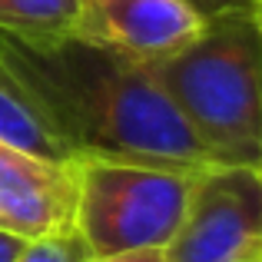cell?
I'll list each match as a JSON object with an SVG mask.
<instances>
[{
  "label": "cell",
  "mask_w": 262,
  "mask_h": 262,
  "mask_svg": "<svg viewBox=\"0 0 262 262\" xmlns=\"http://www.w3.org/2000/svg\"><path fill=\"white\" fill-rule=\"evenodd\" d=\"M7 63L37 93L73 156L203 169L219 166L179 116L153 67L80 37L17 43L0 37Z\"/></svg>",
  "instance_id": "obj_1"
},
{
  "label": "cell",
  "mask_w": 262,
  "mask_h": 262,
  "mask_svg": "<svg viewBox=\"0 0 262 262\" xmlns=\"http://www.w3.org/2000/svg\"><path fill=\"white\" fill-rule=\"evenodd\" d=\"M153 73L186 126L219 166L262 169V20L259 10L206 20L203 33Z\"/></svg>",
  "instance_id": "obj_2"
},
{
  "label": "cell",
  "mask_w": 262,
  "mask_h": 262,
  "mask_svg": "<svg viewBox=\"0 0 262 262\" xmlns=\"http://www.w3.org/2000/svg\"><path fill=\"white\" fill-rule=\"evenodd\" d=\"M206 173V169H203ZM199 173L153 163L77 156V223L86 256L169 249Z\"/></svg>",
  "instance_id": "obj_3"
},
{
  "label": "cell",
  "mask_w": 262,
  "mask_h": 262,
  "mask_svg": "<svg viewBox=\"0 0 262 262\" xmlns=\"http://www.w3.org/2000/svg\"><path fill=\"white\" fill-rule=\"evenodd\" d=\"M262 256V169L212 166L199 173L169 262H229Z\"/></svg>",
  "instance_id": "obj_4"
},
{
  "label": "cell",
  "mask_w": 262,
  "mask_h": 262,
  "mask_svg": "<svg viewBox=\"0 0 262 262\" xmlns=\"http://www.w3.org/2000/svg\"><path fill=\"white\" fill-rule=\"evenodd\" d=\"M203 27L206 17L186 0H83L73 37L153 67L189 47Z\"/></svg>",
  "instance_id": "obj_5"
},
{
  "label": "cell",
  "mask_w": 262,
  "mask_h": 262,
  "mask_svg": "<svg viewBox=\"0 0 262 262\" xmlns=\"http://www.w3.org/2000/svg\"><path fill=\"white\" fill-rule=\"evenodd\" d=\"M77 223V160H47L0 140V229L24 243L70 236Z\"/></svg>",
  "instance_id": "obj_6"
},
{
  "label": "cell",
  "mask_w": 262,
  "mask_h": 262,
  "mask_svg": "<svg viewBox=\"0 0 262 262\" xmlns=\"http://www.w3.org/2000/svg\"><path fill=\"white\" fill-rule=\"evenodd\" d=\"M0 140L47 160H77L37 93L7 63L4 50H0Z\"/></svg>",
  "instance_id": "obj_7"
},
{
  "label": "cell",
  "mask_w": 262,
  "mask_h": 262,
  "mask_svg": "<svg viewBox=\"0 0 262 262\" xmlns=\"http://www.w3.org/2000/svg\"><path fill=\"white\" fill-rule=\"evenodd\" d=\"M83 0H0V37L17 43H57L77 33Z\"/></svg>",
  "instance_id": "obj_8"
},
{
  "label": "cell",
  "mask_w": 262,
  "mask_h": 262,
  "mask_svg": "<svg viewBox=\"0 0 262 262\" xmlns=\"http://www.w3.org/2000/svg\"><path fill=\"white\" fill-rule=\"evenodd\" d=\"M86 249L80 243L77 232L70 236H53V239H37V243H27L13 262H83Z\"/></svg>",
  "instance_id": "obj_9"
},
{
  "label": "cell",
  "mask_w": 262,
  "mask_h": 262,
  "mask_svg": "<svg viewBox=\"0 0 262 262\" xmlns=\"http://www.w3.org/2000/svg\"><path fill=\"white\" fill-rule=\"evenodd\" d=\"M189 7H196L206 20L223 17V13H243V10H256L259 0H186Z\"/></svg>",
  "instance_id": "obj_10"
},
{
  "label": "cell",
  "mask_w": 262,
  "mask_h": 262,
  "mask_svg": "<svg viewBox=\"0 0 262 262\" xmlns=\"http://www.w3.org/2000/svg\"><path fill=\"white\" fill-rule=\"evenodd\" d=\"M83 262H169L166 259V249H146V252H123V256H86Z\"/></svg>",
  "instance_id": "obj_11"
},
{
  "label": "cell",
  "mask_w": 262,
  "mask_h": 262,
  "mask_svg": "<svg viewBox=\"0 0 262 262\" xmlns=\"http://www.w3.org/2000/svg\"><path fill=\"white\" fill-rule=\"evenodd\" d=\"M24 239L20 236H13V232H7V229H0V262H13L24 252Z\"/></svg>",
  "instance_id": "obj_12"
},
{
  "label": "cell",
  "mask_w": 262,
  "mask_h": 262,
  "mask_svg": "<svg viewBox=\"0 0 262 262\" xmlns=\"http://www.w3.org/2000/svg\"><path fill=\"white\" fill-rule=\"evenodd\" d=\"M229 262H262V256L259 259H229Z\"/></svg>",
  "instance_id": "obj_13"
},
{
  "label": "cell",
  "mask_w": 262,
  "mask_h": 262,
  "mask_svg": "<svg viewBox=\"0 0 262 262\" xmlns=\"http://www.w3.org/2000/svg\"><path fill=\"white\" fill-rule=\"evenodd\" d=\"M256 10H259V20H262V0H259V4H256Z\"/></svg>",
  "instance_id": "obj_14"
}]
</instances>
